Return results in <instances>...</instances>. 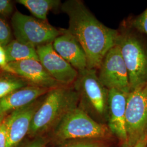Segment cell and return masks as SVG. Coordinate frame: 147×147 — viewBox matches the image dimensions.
I'll list each match as a JSON object with an SVG mask.
<instances>
[{"instance_id": "cell-24", "label": "cell", "mask_w": 147, "mask_h": 147, "mask_svg": "<svg viewBox=\"0 0 147 147\" xmlns=\"http://www.w3.org/2000/svg\"><path fill=\"white\" fill-rule=\"evenodd\" d=\"M45 142L42 138H38L32 142L27 147H44Z\"/></svg>"}, {"instance_id": "cell-19", "label": "cell", "mask_w": 147, "mask_h": 147, "mask_svg": "<svg viewBox=\"0 0 147 147\" xmlns=\"http://www.w3.org/2000/svg\"><path fill=\"white\" fill-rule=\"evenodd\" d=\"M131 26L147 36V8L132 21Z\"/></svg>"}, {"instance_id": "cell-14", "label": "cell", "mask_w": 147, "mask_h": 147, "mask_svg": "<svg viewBox=\"0 0 147 147\" xmlns=\"http://www.w3.org/2000/svg\"><path fill=\"white\" fill-rule=\"evenodd\" d=\"M50 90L32 85L16 90L0 99V116L31 104Z\"/></svg>"}, {"instance_id": "cell-4", "label": "cell", "mask_w": 147, "mask_h": 147, "mask_svg": "<svg viewBox=\"0 0 147 147\" xmlns=\"http://www.w3.org/2000/svg\"><path fill=\"white\" fill-rule=\"evenodd\" d=\"M107 126L94 120L79 107L69 112L56 127L55 138L60 141L100 138L107 136Z\"/></svg>"}, {"instance_id": "cell-21", "label": "cell", "mask_w": 147, "mask_h": 147, "mask_svg": "<svg viewBox=\"0 0 147 147\" xmlns=\"http://www.w3.org/2000/svg\"><path fill=\"white\" fill-rule=\"evenodd\" d=\"M13 11V5L11 1L0 0V15H10Z\"/></svg>"}, {"instance_id": "cell-2", "label": "cell", "mask_w": 147, "mask_h": 147, "mask_svg": "<svg viewBox=\"0 0 147 147\" xmlns=\"http://www.w3.org/2000/svg\"><path fill=\"white\" fill-rule=\"evenodd\" d=\"M79 103V94L73 85L50 90L34 115L28 134L34 136L56 127Z\"/></svg>"}, {"instance_id": "cell-22", "label": "cell", "mask_w": 147, "mask_h": 147, "mask_svg": "<svg viewBox=\"0 0 147 147\" xmlns=\"http://www.w3.org/2000/svg\"><path fill=\"white\" fill-rule=\"evenodd\" d=\"M0 147H7V123L5 118L0 126Z\"/></svg>"}, {"instance_id": "cell-9", "label": "cell", "mask_w": 147, "mask_h": 147, "mask_svg": "<svg viewBox=\"0 0 147 147\" xmlns=\"http://www.w3.org/2000/svg\"><path fill=\"white\" fill-rule=\"evenodd\" d=\"M36 50L40 62L52 78L64 86L73 84L78 71L55 50L53 43L38 47Z\"/></svg>"}, {"instance_id": "cell-25", "label": "cell", "mask_w": 147, "mask_h": 147, "mask_svg": "<svg viewBox=\"0 0 147 147\" xmlns=\"http://www.w3.org/2000/svg\"><path fill=\"white\" fill-rule=\"evenodd\" d=\"M132 147H147V137L140 140Z\"/></svg>"}, {"instance_id": "cell-13", "label": "cell", "mask_w": 147, "mask_h": 147, "mask_svg": "<svg viewBox=\"0 0 147 147\" xmlns=\"http://www.w3.org/2000/svg\"><path fill=\"white\" fill-rule=\"evenodd\" d=\"M128 94L118 89H109V125L111 131L125 142L127 141L125 115Z\"/></svg>"}, {"instance_id": "cell-7", "label": "cell", "mask_w": 147, "mask_h": 147, "mask_svg": "<svg viewBox=\"0 0 147 147\" xmlns=\"http://www.w3.org/2000/svg\"><path fill=\"white\" fill-rule=\"evenodd\" d=\"M73 86L79 94V101L89 106L95 115L104 117L107 114L109 89L101 82L96 69L78 71Z\"/></svg>"}, {"instance_id": "cell-20", "label": "cell", "mask_w": 147, "mask_h": 147, "mask_svg": "<svg viewBox=\"0 0 147 147\" xmlns=\"http://www.w3.org/2000/svg\"><path fill=\"white\" fill-rule=\"evenodd\" d=\"M0 68L7 73L14 74V71L9 65V63L7 61V55L5 53L4 47L0 45Z\"/></svg>"}, {"instance_id": "cell-1", "label": "cell", "mask_w": 147, "mask_h": 147, "mask_svg": "<svg viewBox=\"0 0 147 147\" xmlns=\"http://www.w3.org/2000/svg\"><path fill=\"white\" fill-rule=\"evenodd\" d=\"M61 11L69 17V32L86 53L88 68H99L106 53L116 45L119 31L99 21L80 0L61 4Z\"/></svg>"}, {"instance_id": "cell-12", "label": "cell", "mask_w": 147, "mask_h": 147, "mask_svg": "<svg viewBox=\"0 0 147 147\" xmlns=\"http://www.w3.org/2000/svg\"><path fill=\"white\" fill-rule=\"evenodd\" d=\"M53 47L58 54L78 71L88 68L87 58L84 50L67 29L53 42Z\"/></svg>"}, {"instance_id": "cell-23", "label": "cell", "mask_w": 147, "mask_h": 147, "mask_svg": "<svg viewBox=\"0 0 147 147\" xmlns=\"http://www.w3.org/2000/svg\"><path fill=\"white\" fill-rule=\"evenodd\" d=\"M64 147H102L99 143L95 142H83L69 144Z\"/></svg>"}, {"instance_id": "cell-11", "label": "cell", "mask_w": 147, "mask_h": 147, "mask_svg": "<svg viewBox=\"0 0 147 147\" xmlns=\"http://www.w3.org/2000/svg\"><path fill=\"white\" fill-rule=\"evenodd\" d=\"M14 74L32 86L52 89L63 84L51 76L39 61L33 59L9 63Z\"/></svg>"}, {"instance_id": "cell-6", "label": "cell", "mask_w": 147, "mask_h": 147, "mask_svg": "<svg viewBox=\"0 0 147 147\" xmlns=\"http://www.w3.org/2000/svg\"><path fill=\"white\" fill-rule=\"evenodd\" d=\"M125 121L129 146L132 147L138 141L147 137V82L129 93Z\"/></svg>"}, {"instance_id": "cell-15", "label": "cell", "mask_w": 147, "mask_h": 147, "mask_svg": "<svg viewBox=\"0 0 147 147\" xmlns=\"http://www.w3.org/2000/svg\"><path fill=\"white\" fill-rule=\"evenodd\" d=\"M4 48L8 63L30 59L39 61L36 47L16 39L11 40Z\"/></svg>"}, {"instance_id": "cell-10", "label": "cell", "mask_w": 147, "mask_h": 147, "mask_svg": "<svg viewBox=\"0 0 147 147\" xmlns=\"http://www.w3.org/2000/svg\"><path fill=\"white\" fill-rule=\"evenodd\" d=\"M42 101H36L6 116L7 147H16L28 133L34 115Z\"/></svg>"}, {"instance_id": "cell-8", "label": "cell", "mask_w": 147, "mask_h": 147, "mask_svg": "<svg viewBox=\"0 0 147 147\" xmlns=\"http://www.w3.org/2000/svg\"><path fill=\"white\" fill-rule=\"evenodd\" d=\"M98 70V78L107 89H118L127 93L131 91L127 69L117 44L106 53Z\"/></svg>"}, {"instance_id": "cell-26", "label": "cell", "mask_w": 147, "mask_h": 147, "mask_svg": "<svg viewBox=\"0 0 147 147\" xmlns=\"http://www.w3.org/2000/svg\"><path fill=\"white\" fill-rule=\"evenodd\" d=\"M5 117H6L5 115H1V116H0V126L1 125L3 121H4Z\"/></svg>"}, {"instance_id": "cell-3", "label": "cell", "mask_w": 147, "mask_h": 147, "mask_svg": "<svg viewBox=\"0 0 147 147\" xmlns=\"http://www.w3.org/2000/svg\"><path fill=\"white\" fill-rule=\"evenodd\" d=\"M116 44L127 69L131 89L147 83V49L142 40L131 32H119Z\"/></svg>"}, {"instance_id": "cell-16", "label": "cell", "mask_w": 147, "mask_h": 147, "mask_svg": "<svg viewBox=\"0 0 147 147\" xmlns=\"http://www.w3.org/2000/svg\"><path fill=\"white\" fill-rule=\"evenodd\" d=\"M16 2L26 8L34 18L45 21H47L48 13L58 8L62 4L59 0H18Z\"/></svg>"}, {"instance_id": "cell-5", "label": "cell", "mask_w": 147, "mask_h": 147, "mask_svg": "<svg viewBox=\"0 0 147 147\" xmlns=\"http://www.w3.org/2000/svg\"><path fill=\"white\" fill-rule=\"evenodd\" d=\"M11 23L16 40L36 48L53 43L63 31V28L57 29L48 21L24 14L19 11L13 14Z\"/></svg>"}, {"instance_id": "cell-18", "label": "cell", "mask_w": 147, "mask_h": 147, "mask_svg": "<svg viewBox=\"0 0 147 147\" xmlns=\"http://www.w3.org/2000/svg\"><path fill=\"white\" fill-rule=\"evenodd\" d=\"M11 40V27L5 20L0 18V45L5 47Z\"/></svg>"}, {"instance_id": "cell-17", "label": "cell", "mask_w": 147, "mask_h": 147, "mask_svg": "<svg viewBox=\"0 0 147 147\" xmlns=\"http://www.w3.org/2000/svg\"><path fill=\"white\" fill-rule=\"evenodd\" d=\"M28 85L31 84L16 75L8 73L0 75V99L16 90Z\"/></svg>"}]
</instances>
